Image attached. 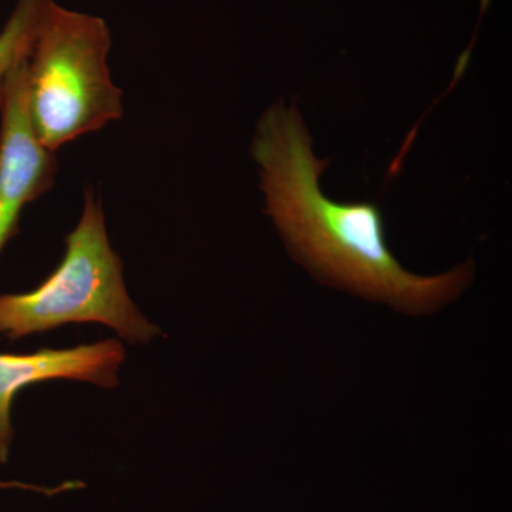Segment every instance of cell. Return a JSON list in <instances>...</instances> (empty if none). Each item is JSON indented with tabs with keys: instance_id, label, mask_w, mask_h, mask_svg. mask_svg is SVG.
Segmentation results:
<instances>
[{
	"instance_id": "obj_3",
	"label": "cell",
	"mask_w": 512,
	"mask_h": 512,
	"mask_svg": "<svg viewBox=\"0 0 512 512\" xmlns=\"http://www.w3.org/2000/svg\"><path fill=\"white\" fill-rule=\"evenodd\" d=\"M69 323H101L138 345L163 335L128 295L123 262L111 248L106 217L92 190L66 237L62 262L33 291L0 295V335L18 340Z\"/></svg>"
},
{
	"instance_id": "obj_1",
	"label": "cell",
	"mask_w": 512,
	"mask_h": 512,
	"mask_svg": "<svg viewBox=\"0 0 512 512\" xmlns=\"http://www.w3.org/2000/svg\"><path fill=\"white\" fill-rule=\"evenodd\" d=\"M252 157L261 168L266 212L293 258L323 284L409 315L437 311L470 285V262L440 275L407 271L387 245L379 207L330 200L320 190L329 160L316 158L296 106L276 103L262 114Z\"/></svg>"
},
{
	"instance_id": "obj_5",
	"label": "cell",
	"mask_w": 512,
	"mask_h": 512,
	"mask_svg": "<svg viewBox=\"0 0 512 512\" xmlns=\"http://www.w3.org/2000/svg\"><path fill=\"white\" fill-rule=\"evenodd\" d=\"M124 359L126 350L117 339L69 349L0 353V464L8 461L12 446V406L19 392L50 380H76L114 389L119 386Z\"/></svg>"
},
{
	"instance_id": "obj_7",
	"label": "cell",
	"mask_w": 512,
	"mask_h": 512,
	"mask_svg": "<svg viewBox=\"0 0 512 512\" xmlns=\"http://www.w3.org/2000/svg\"><path fill=\"white\" fill-rule=\"evenodd\" d=\"M0 488H22V490L37 491V493L42 491V487H36V485L32 484L13 483V481H9V483H0Z\"/></svg>"
},
{
	"instance_id": "obj_6",
	"label": "cell",
	"mask_w": 512,
	"mask_h": 512,
	"mask_svg": "<svg viewBox=\"0 0 512 512\" xmlns=\"http://www.w3.org/2000/svg\"><path fill=\"white\" fill-rule=\"evenodd\" d=\"M47 0H19L12 16L0 32V107L13 67L29 56L40 15Z\"/></svg>"
},
{
	"instance_id": "obj_2",
	"label": "cell",
	"mask_w": 512,
	"mask_h": 512,
	"mask_svg": "<svg viewBox=\"0 0 512 512\" xmlns=\"http://www.w3.org/2000/svg\"><path fill=\"white\" fill-rule=\"evenodd\" d=\"M110 45L103 19L47 0L26 62V111L33 134L50 153L123 114L107 64Z\"/></svg>"
},
{
	"instance_id": "obj_4",
	"label": "cell",
	"mask_w": 512,
	"mask_h": 512,
	"mask_svg": "<svg viewBox=\"0 0 512 512\" xmlns=\"http://www.w3.org/2000/svg\"><path fill=\"white\" fill-rule=\"evenodd\" d=\"M28 57L10 72L0 107V252L18 232L26 205L52 187L56 174L55 154L37 141L26 111Z\"/></svg>"
}]
</instances>
